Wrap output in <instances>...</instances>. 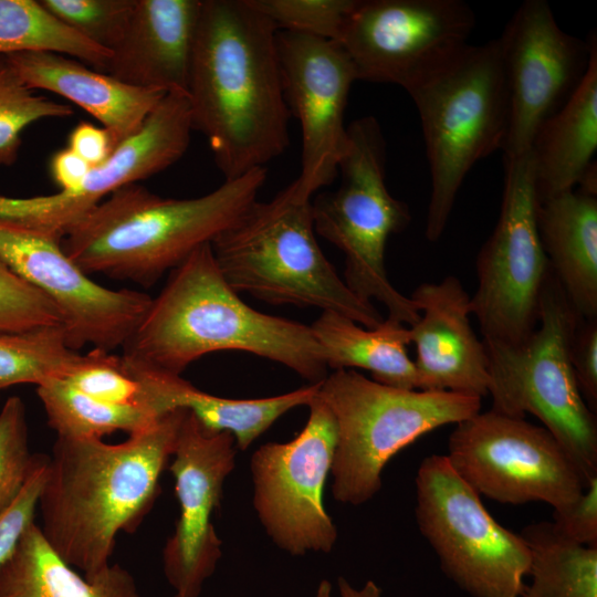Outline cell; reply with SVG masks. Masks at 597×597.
I'll return each instance as SVG.
<instances>
[{
    "instance_id": "1",
    "label": "cell",
    "mask_w": 597,
    "mask_h": 597,
    "mask_svg": "<svg viewBox=\"0 0 597 597\" xmlns=\"http://www.w3.org/2000/svg\"><path fill=\"white\" fill-rule=\"evenodd\" d=\"M277 30L249 0H202L187 95L226 180L265 168L289 146Z\"/></svg>"
},
{
    "instance_id": "2",
    "label": "cell",
    "mask_w": 597,
    "mask_h": 597,
    "mask_svg": "<svg viewBox=\"0 0 597 597\" xmlns=\"http://www.w3.org/2000/svg\"><path fill=\"white\" fill-rule=\"evenodd\" d=\"M186 409H175L116 444L57 437L38 506L42 534L71 567L93 578L108 565L119 532L132 533L154 505Z\"/></svg>"
},
{
    "instance_id": "3",
    "label": "cell",
    "mask_w": 597,
    "mask_h": 597,
    "mask_svg": "<svg viewBox=\"0 0 597 597\" xmlns=\"http://www.w3.org/2000/svg\"><path fill=\"white\" fill-rule=\"evenodd\" d=\"M238 294L220 272L211 243L199 247L170 271L122 356L181 375L206 354L240 350L282 364L311 384L326 378L327 366L310 326L261 313Z\"/></svg>"
},
{
    "instance_id": "4",
    "label": "cell",
    "mask_w": 597,
    "mask_h": 597,
    "mask_svg": "<svg viewBox=\"0 0 597 597\" xmlns=\"http://www.w3.org/2000/svg\"><path fill=\"white\" fill-rule=\"evenodd\" d=\"M266 169L258 168L189 199L163 198L144 186L119 188L62 238V248L86 274L149 287L211 243L256 200Z\"/></svg>"
},
{
    "instance_id": "5",
    "label": "cell",
    "mask_w": 597,
    "mask_h": 597,
    "mask_svg": "<svg viewBox=\"0 0 597 597\" xmlns=\"http://www.w3.org/2000/svg\"><path fill=\"white\" fill-rule=\"evenodd\" d=\"M315 233L312 200L292 182L270 201L255 200L211 248L237 293L270 304L318 307L376 328L384 317L337 274Z\"/></svg>"
},
{
    "instance_id": "6",
    "label": "cell",
    "mask_w": 597,
    "mask_h": 597,
    "mask_svg": "<svg viewBox=\"0 0 597 597\" xmlns=\"http://www.w3.org/2000/svg\"><path fill=\"white\" fill-rule=\"evenodd\" d=\"M409 95L419 113L430 169L425 235L436 242L468 172L505 143L510 108L498 38L470 44Z\"/></svg>"
},
{
    "instance_id": "7",
    "label": "cell",
    "mask_w": 597,
    "mask_h": 597,
    "mask_svg": "<svg viewBox=\"0 0 597 597\" xmlns=\"http://www.w3.org/2000/svg\"><path fill=\"white\" fill-rule=\"evenodd\" d=\"M580 317L552 271L540 302L535 331L519 344L483 339L492 410L535 416L561 444L586 485L597 476V418L584 401L569 346Z\"/></svg>"
},
{
    "instance_id": "8",
    "label": "cell",
    "mask_w": 597,
    "mask_h": 597,
    "mask_svg": "<svg viewBox=\"0 0 597 597\" xmlns=\"http://www.w3.org/2000/svg\"><path fill=\"white\" fill-rule=\"evenodd\" d=\"M317 395L337 425L332 494L350 505L374 498L385 465L404 448L481 409L479 397L390 387L354 369L334 370L321 383Z\"/></svg>"
},
{
    "instance_id": "9",
    "label": "cell",
    "mask_w": 597,
    "mask_h": 597,
    "mask_svg": "<svg viewBox=\"0 0 597 597\" xmlns=\"http://www.w3.org/2000/svg\"><path fill=\"white\" fill-rule=\"evenodd\" d=\"M347 133L339 186L312 201L314 229L345 254L347 286L364 300L380 302L388 318L411 326L420 312L391 284L385 268L387 241L409 224L410 211L386 187V142L378 121L358 118Z\"/></svg>"
},
{
    "instance_id": "10",
    "label": "cell",
    "mask_w": 597,
    "mask_h": 597,
    "mask_svg": "<svg viewBox=\"0 0 597 597\" xmlns=\"http://www.w3.org/2000/svg\"><path fill=\"white\" fill-rule=\"evenodd\" d=\"M446 455L423 458L416 475V522L444 575L471 597H521L531 553L499 524Z\"/></svg>"
},
{
    "instance_id": "11",
    "label": "cell",
    "mask_w": 597,
    "mask_h": 597,
    "mask_svg": "<svg viewBox=\"0 0 597 597\" xmlns=\"http://www.w3.org/2000/svg\"><path fill=\"white\" fill-rule=\"evenodd\" d=\"M499 220L476 258L471 310L483 339L519 344L536 328L551 268L538 226V198L530 151L503 158Z\"/></svg>"
},
{
    "instance_id": "12",
    "label": "cell",
    "mask_w": 597,
    "mask_h": 597,
    "mask_svg": "<svg viewBox=\"0 0 597 597\" xmlns=\"http://www.w3.org/2000/svg\"><path fill=\"white\" fill-rule=\"evenodd\" d=\"M474 25L461 0H358L338 42L357 80L409 94L463 53Z\"/></svg>"
},
{
    "instance_id": "13",
    "label": "cell",
    "mask_w": 597,
    "mask_h": 597,
    "mask_svg": "<svg viewBox=\"0 0 597 597\" xmlns=\"http://www.w3.org/2000/svg\"><path fill=\"white\" fill-rule=\"evenodd\" d=\"M446 457L479 495L502 504L540 501L562 510L587 486L547 429L492 409L455 425Z\"/></svg>"
},
{
    "instance_id": "14",
    "label": "cell",
    "mask_w": 597,
    "mask_h": 597,
    "mask_svg": "<svg viewBox=\"0 0 597 597\" xmlns=\"http://www.w3.org/2000/svg\"><path fill=\"white\" fill-rule=\"evenodd\" d=\"M308 408V420L294 439L264 443L251 459L259 520L276 546L293 556L328 553L337 540V528L323 502L337 425L318 395Z\"/></svg>"
},
{
    "instance_id": "15",
    "label": "cell",
    "mask_w": 597,
    "mask_h": 597,
    "mask_svg": "<svg viewBox=\"0 0 597 597\" xmlns=\"http://www.w3.org/2000/svg\"><path fill=\"white\" fill-rule=\"evenodd\" d=\"M498 40L510 108L502 151L509 158L528 153L540 127L577 90L597 38L595 32L586 40L565 32L545 0H526Z\"/></svg>"
},
{
    "instance_id": "16",
    "label": "cell",
    "mask_w": 597,
    "mask_h": 597,
    "mask_svg": "<svg viewBox=\"0 0 597 597\" xmlns=\"http://www.w3.org/2000/svg\"><path fill=\"white\" fill-rule=\"evenodd\" d=\"M0 259L57 310L69 346L123 347L151 297L94 282L62 248V238L0 219Z\"/></svg>"
},
{
    "instance_id": "17",
    "label": "cell",
    "mask_w": 597,
    "mask_h": 597,
    "mask_svg": "<svg viewBox=\"0 0 597 597\" xmlns=\"http://www.w3.org/2000/svg\"><path fill=\"white\" fill-rule=\"evenodd\" d=\"M276 42L285 102L302 130V167L293 182L311 199L338 175L348 145L345 109L357 74L337 41L277 31Z\"/></svg>"
},
{
    "instance_id": "18",
    "label": "cell",
    "mask_w": 597,
    "mask_h": 597,
    "mask_svg": "<svg viewBox=\"0 0 597 597\" xmlns=\"http://www.w3.org/2000/svg\"><path fill=\"white\" fill-rule=\"evenodd\" d=\"M192 132L187 93L168 92L140 130L121 143L104 163L91 167L77 187L28 198L0 195V219L63 238L114 191L178 161L188 149Z\"/></svg>"
},
{
    "instance_id": "19",
    "label": "cell",
    "mask_w": 597,
    "mask_h": 597,
    "mask_svg": "<svg viewBox=\"0 0 597 597\" xmlns=\"http://www.w3.org/2000/svg\"><path fill=\"white\" fill-rule=\"evenodd\" d=\"M235 453L230 432L208 431L186 410L169 465L179 517L163 549L174 597H199L221 557L222 542L211 515L220 505L223 482L234 469Z\"/></svg>"
},
{
    "instance_id": "20",
    "label": "cell",
    "mask_w": 597,
    "mask_h": 597,
    "mask_svg": "<svg viewBox=\"0 0 597 597\" xmlns=\"http://www.w3.org/2000/svg\"><path fill=\"white\" fill-rule=\"evenodd\" d=\"M409 297L420 312L409 326L418 389L486 396L488 356L471 325V297L461 281L449 275L439 283H422Z\"/></svg>"
},
{
    "instance_id": "21",
    "label": "cell",
    "mask_w": 597,
    "mask_h": 597,
    "mask_svg": "<svg viewBox=\"0 0 597 597\" xmlns=\"http://www.w3.org/2000/svg\"><path fill=\"white\" fill-rule=\"evenodd\" d=\"M202 0H134L106 74L133 86L187 93Z\"/></svg>"
},
{
    "instance_id": "22",
    "label": "cell",
    "mask_w": 597,
    "mask_h": 597,
    "mask_svg": "<svg viewBox=\"0 0 597 597\" xmlns=\"http://www.w3.org/2000/svg\"><path fill=\"white\" fill-rule=\"evenodd\" d=\"M2 57L29 88L55 93L96 118L115 148L140 130L167 94L126 84L57 53L20 52Z\"/></svg>"
},
{
    "instance_id": "23",
    "label": "cell",
    "mask_w": 597,
    "mask_h": 597,
    "mask_svg": "<svg viewBox=\"0 0 597 597\" xmlns=\"http://www.w3.org/2000/svg\"><path fill=\"white\" fill-rule=\"evenodd\" d=\"M127 373L138 380L151 406L160 413L175 409L191 412L211 432H230L238 450H247L281 416L297 406H308L321 383L287 394L258 398L231 399L205 392L180 375L165 373L122 356Z\"/></svg>"
},
{
    "instance_id": "24",
    "label": "cell",
    "mask_w": 597,
    "mask_h": 597,
    "mask_svg": "<svg viewBox=\"0 0 597 597\" xmlns=\"http://www.w3.org/2000/svg\"><path fill=\"white\" fill-rule=\"evenodd\" d=\"M549 268L576 314L597 318V196L578 189L538 201Z\"/></svg>"
},
{
    "instance_id": "25",
    "label": "cell",
    "mask_w": 597,
    "mask_h": 597,
    "mask_svg": "<svg viewBox=\"0 0 597 597\" xmlns=\"http://www.w3.org/2000/svg\"><path fill=\"white\" fill-rule=\"evenodd\" d=\"M597 149V45L582 83L531 145L538 201L576 189Z\"/></svg>"
},
{
    "instance_id": "26",
    "label": "cell",
    "mask_w": 597,
    "mask_h": 597,
    "mask_svg": "<svg viewBox=\"0 0 597 597\" xmlns=\"http://www.w3.org/2000/svg\"><path fill=\"white\" fill-rule=\"evenodd\" d=\"M0 597H142L133 576L118 564L93 578L81 576L44 538L35 522L0 567Z\"/></svg>"
},
{
    "instance_id": "27",
    "label": "cell",
    "mask_w": 597,
    "mask_h": 597,
    "mask_svg": "<svg viewBox=\"0 0 597 597\" xmlns=\"http://www.w3.org/2000/svg\"><path fill=\"white\" fill-rule=\"evenodd\" d=\"M326 366L368 370L373 380L396 388L418 389L413 359L408 355L409 327L388 318L366 328L335 312L323 311L310 326Z\"/></svg>"
},
{
    "instance_id": "28",
    "label": "cell",
    "mask_w": 597,
    "mask_h": 597,
    "mask_svg": "<svg viewBox=\"0 0 597 597\" xmlns=\"http://www.w3.org/2000/svg\"><path fill=\"white\" fill-rule=\"evenodd\" d=\"M520 535L531 553V583L521 597H597V547L562 538L548 521L532 523Z\"/></svg>"
},
{
    "instance_id": "29",
    "label": "cell",
    "mask_w": 597,
    "mask_h": 597,
    "mask_svg": "<svg viewBox=\"0 0 597 597\" xmlns=\"http://www.w3.org/2000/svg\"><path fill=\"white\" fill-rule=\"evenodd\" d=\"M52 52L106 73L112 51L86 40L50 13L40 1L0 0V56Z\"/></svg>"
},
{
    "instance_id": "30",
    "label": "cell",
    "mask_w": 597,
    "mask_h": 597,
    "mask_svg": "<svg viewBox=\"0 0 597 597\" xmlns=\"http://www.w3.org/2000/svg\"><path fill=\"white\" fill-rule=\"evenodd\" d=\"M36 392L48 425L57 437L102 439L116 431L129 436L150 427L164 416L146 408L96 400L63 379L38 386Z\"/></svg>"
},
{
    "instance_id": "31",
    "label": "cell",
    "mask_w": 597,
    "mask_h": 597,
    "mask_svg": "<svg viewBox=\"0 0 597 597\" xmlns=\"http://www.w3.org/2000/svg\"><path fill=\"white\" fill-rule=\"evenodd\" d=\"M62 325L0 332V390L63 379L78 357Z\"/></svg>"
},
{
    "instance_id": "32",
    "label": "cell",
    "mask_w": 597,
    "mask_h": 597,
    "mask_svg": "<svg viewBox=\"0 0 597 597\" xmlns=\"http://www.w3.org/2000/svg\"><path fill=\"white\" fill-rule=\"evenodd\" d=\"M73 108L35 94L0 56V166L15 163L21 135L31 124L45 118L73 115Z\"/></svg>"
},
{
    "instance_id": "33",
    "label": "cell",
    "mask_w": 597,
    "mask_h": 597,
    "mask_svg": "<svg viewBox=\"0 0 597 597\" xmlns=\"http://www.w3.org/2000/svg\"><path fill=\"white\" fill-rule=\"evenodd\" d=\"M63 380L96 400L146 408L159 413L140 383L125 369L122 356L111 352L93 348L85 355L80 354Z\"/></svg>"
},
{
    "instance_id": "34",
    "label": "cell",
    "mask_w": 597,
    "mask_h": 597,
    "mask_svg": "<svg viewBox=\"0 0 597 597\" xmlns=\"http://www.w3.org/2000/svg\"><path fill=\"white\" fill-rule=\"evenodd\" d=\"M358 0H249L277 31L339 41Z\"/></svg>"
},
{
    "instance_id": "35",
    "label": "cell",
    "mask_w": 597,
    "mask_h": 597,
    "mask_svg": "<svg viewBox=\"0 0 597 597\" xmlns=\"http://www.w3.org/2000/svg\"><path fill=\"white\" fill-rule=\"evenodd\" d=\"M55 18L92 43L112 51L119 42L134 0H41Z\"/></svg>"
},
{
    "instance_id": "36",
    "label": "cell",
    "mask_w": 597,
    "mask_h": 597,
    "mask_svg": "<svg viewBox=\"0 0 597 597\" xmlns=\"http://www.w3.org/2000/svg\"><path fill=\"white\" fill-rule=\"evenodd\" d=\"M29 449L25 406L9 397L0 410V514L20 494L34 464Z\"/></svg>"
},
{
    "instance_id": "37",
    "label": "cell",
    "mask_w": 597,
    "mask_h": 597,
    "mask_svg": "<svg viewBox=\"0 0 597 597\" xmlns=\"http://www.w3.org/2000/svg\"><path fill=\"white\" fill-rule=\"evenodd\" d=\"M62 325L55 306L0 259V332Z\"/></svg>"
},
{
    "instance_id": "38",
    "label": "cell",
    "mask_w": 597,
    "mask_h": 597,
    "mask_svg": "<svg viewBox=\"0 0 597 597\" xmlns=\"http://www.w3.org/2000/svg\"><path fill=\"white\" fill-rule=\"evenodd\" d=\"M49 457L35 454L32 471L12 504L0 514V567L14 551L25 528L34 522L43 488Z\"/></svg>"
},
{
    "instance_id": "39",
    "label": "cell",
    "mask_w": 597,
    "mask_h": 597,
    "mask_svg": "<svg viewBox=\"0 0 597 597\" xmlns=\"http://www.w3.org/2000/svg\"><path fill=\"white\" fill-rule=\"evenodd\" d=\"M570 365L578 390L597 415V318H579L570 339Z\"/></svg>"
},
{
    "instance_id": "40",
    "label": "cell",
    "mask_w": 597,
    "mask_h": 597,
    "mask_svg": "<svg viewBox=\"0 0 597 597\" xmlns=\"http://www.w3.org/2000/svg\"><path fill=\"white\" fill-rule=\"evenodd\" d=\"M554 532L572 543L597 547V476L591 479L579 498L553 512Z\"/></svg>"
},
{
    "instance_id": "41",
    "label": "cell",
    "mask_w": 597,
    "mask_h": 597,
    "mask_svg": "<svg viewBox=\"0 0 597 597\" xmlns=\"http://www.w3.org/2000/svg\"><path fill=\"white\" fill-rule=\"evenodd\" d=\"M67 147L92 167L104 163L115 149L108 132L87 122L72 129Z\"/></svg>"
},
{
    "instance_id": "42",
    "label": "cell",
    "mask_w": 597,
    "mask_h": 597,
    "mask_svg": "<svg viewBox=\"0 0 597 597\" xmlns=\"http://www.w3.org/2000/svg\"><path fill=\"white\" fill-rule=\"evenodd\" d=\"M92 166L69 147L56 151L50 160V174L60 191L77 187Z\"/></svg>"
},
{
    "instance_id": "43",
    "label": "cell",
    "mask_w": 597,
    "mask_h": 597,
    "mask_svg": "<svg viewBox=\"0 0 597 597\" xmlns=\"http://www.w3.org/2000/svg\"><path fill=\"white\" fill-rule=\"evenodd\" d=\"M341 597H381V588L373 580L366 582L362 588H355L344 577H338Z\"/></svg>"
},
{
    "instance_id": "44",
    "label": "cell",
    "mask_w": 597,
    "mask_h": 597,
    "mask_svg": "<svg viewBox=\"0 0 597 597\" xmlns=\"http://www.w3.org/2000/svg\"><path fill=\"white\" fill-rule=\"evenodd\" d=\"M332 585L328 580L324 579L320 583L315 597H331Z\"/></svg>"
}]
</instances>
